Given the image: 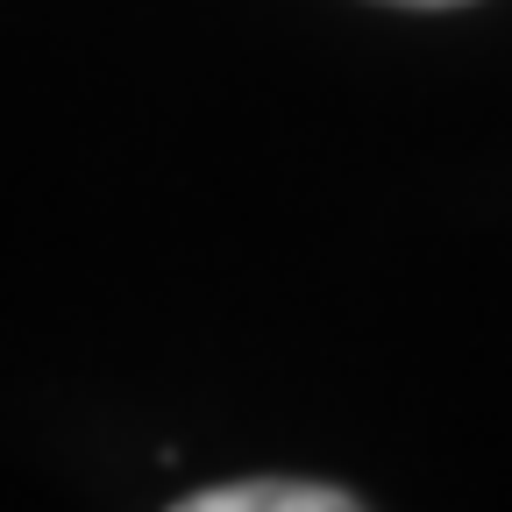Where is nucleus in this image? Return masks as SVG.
Returning <instances> with one entry per match:
<instances>
[{"label": "nucleus", "mask_w": 512, "mask_h": 512, "mask_svg": "<svg viewBox=\"0 0 512 512\" xmlns=\"http://www.w3.org/2000/svg\"><path fill=\"white\" fill-rule=\"evenodd\" d=\"M171 512H363V505L335 484H306V477H242V484L192 491Z\"/></svg>", "instance_id": "nucleus-1"}, {"label": "nucleus", "mask_w": 512, "mask_h": 512, "mask_svg": "<svg viewBox=\"0 0 512 512\" xmlns=\"http://www.w3.org/2000/svg\"><path fill=\"white\" fill-rule=\"evenodd\" d=\"M392 8H463V0H392Z\"/></svg>", "instance_id": "nucleus-2"}]
</instances>
